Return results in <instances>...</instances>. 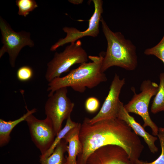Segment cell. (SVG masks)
<instances>
[{"instance_id": "5", "label": "cell", "mask_w": 164, "mask_h": 164, "mask_svg": "<svg viewBox=\"0 0 164 164\" xmlns=\"http://www.w3.org/2000/svg\"><path fill=\"white\" fill-rule=\"evenodd\" d=\"M159 88V85L156 83L148 79L144 80L141 84V92L137 94L132 88L134 93L131 100L124 105L126 111L139 115L142 118L144 124V128L150 127L154 136H157L159 128L152 120L149 112L148 108L152 98L156 94Z\"/></svg>"}, {"instance_id": "21", "label": "cell", "mask_w": 164, "mask_h": 164, "mask_svg": "<svg viewBox=\"0 0 164 164\" xmlns=\"http://www.w3.org/2000/svg\"><path fill=\"white\" fill-rule=\"evenodd\" d=\"M32 69L28 66H23L19 68L16 73L18 79L21 82H26L30 80L33 76Z\"/></svg>"}, {"instance_id": "23", "label": "cell", "mask_w": 164, "mask_h": 164, "mask_svg": "<svg viewBox=\"0 0 164 164\" xmlns=\"http://www.w3.org/2000/svg\"><path fill=\"white\" fill-rule=\"evenodd\" d=\"M69 2L74 4H80L81 3L83 0H69Z\"/></svg>"}, {"instance_id": "4", "label": "cell", "mask_w": 164, "mask_h": 164, "mask_svg": "<svg viewBox=\"0 0 164 164\" xmlns=\"http://www.w3.org/2000/svg\"><path fill=\"white\" fill-rule=\"evenodd\" d=\"M88 58L80 41L78 40L71 43L63 52L55 53L53 59L48 63L46 79L50 82L54 78L60 77L63 73L68 71L73 65L87 62Z\"/></svg>"}, {"instance_id": "13", "label": "cell", "mask_w": 164, "mask_h": 164, "mask_svg": "<svg viewBox=\"0 0 164 164\" xmlns=\"http://www.w3.org/2000/svg\"><path fill=\"white\" fill-rule=\"evenodd\" d=\"M81 124L71 129L63 138L68 143L67 151L68 156L66 158V164H77V158L82 150V146L79 138Z\"/></svg>"}, {"instance_id": "6", "label": "cell", "mask_w": 164, "mask_h": 164, "mask_svg": "<svg viewBox=\"0 0 164 164\" xmlns=\"http://www.w3.org/2000/svg\"><path fill=\"white\" fill-rule=\"evenodd\" d=\"M67 87L56 90L48 98L45 105L46 118L51 121L56 136L61 129L63 121L70 116L74 104L67 97Z\"/></svg>"}, {"instance_id": "2", "label": "cell", "mask_w": 164, "mask_h": 164, "mask_svg": "<svg viewBox=\"0 0 164 164\" xmlns=\"http://www.w3.org/2000/svg\"><path fill=\"white\" fill-rule=\"evenodd\" d=\"M104 53L99 56H88L91 61L80 64L65 76L54 78L48 84V96L52 95L58 89L70 87L74 91L82 93L87 88H93L100 83L106 82V74L101 72V68Z\"/></svg>"}, {"instance_id": "20", "label": "cell", "mask_w": 164, "mask_h": 164, "mask_svg": "<svg viewBox=\"0 0 164 164\" xmlns=\"http://www.w3.org/2000/svg\"><path fill=\"white\" fill-rule=\"evenodd\" d=\"M161 148V152L159 157L152 162H147L138 159L137 164H164V131L159 130L157 135Z\"/></svg>"}, {"instance_id": "17", "label": "cell", "mask_w": 164, "mask_h": 164, "mask_svg": "<svg viewBox=\"0 0 164 164\" xmlns=\"http://www.w3.org/2000/svg\"><path fill=\"white\" fill-rule=\"evenodd\" d=\"M78 123L73 121L69 116L67 119L66 125L56 136L53 143L49 149L43 155L40 156V158H44L50 156L53 152L57 145L63 138L66 134L72 129L75 127Z\"/></svg>"}, {"instance_id": "8", "label": "cell", "mask_w": 164, "mask_h": 164, "mask_svg": "<svg viewBox=\"0 0 164 164\" xmlns=\"http://www.w3.org/2000/svg\"><path fill=\"white\" fill-rule=\"evenodd\" d=\"M32 140L43 155L52 145L56 135L50 121L47 118L40 120L32 114L26 119Z\"/></svg>"}, {"instance_id": "19", "label": "cell", "mask_w": 164, "mask_h": 164, "mask_svg": "<svg viewBox=\"0 0 164 164\" xmlns=\"http://www.w3.org/2000/svg\"><path fill=\"white\" fill-rule=\"evenodd\" d=\"M144 53L146 55H154L161 60L164 65V34L160 41L156 45L146 49Z\"/></svg>"}, {"instance_id": "3", "label": "cell", "mask_w": 164, "mask_h": 164, "mask_svg": "<svg viewBox=\"0 0 164 164\" xmlns=\"http://www.w3.org/2000/svg\"><path fill=\"white\" fill-rule=\"evenodd\" d=\"M100 22L107 42V48L101 68V72L104 73L113 66L129 71L135 70L138 65L135 46L121 32L111 30L102 17Z\"/></svg>"}, {"instance_id": "9", "label": "cell", "mask_w": 164, "mask_h": 164, "mask_svg": "<svg viewBox=\"0 0 164 164\" xmlns=\"http://www.w3.org/2000/svg\"><path fill=\"white\" fill-rule=\"evenodd\" d=\"M94 7V12L89 20L87 29L81 31L74 27H65L63 30L67 34L66 36L60 39L51 47L50 50L54 51L60 46L68 43L74 42L86 36H97L99 33V22L103 13V1L101 0H92Z\"/></svg>"}, {"instance_id": "1", "label": "cell", "mask_w": 164, "mask_h": 164, "mask_svg": "<svg viewBox=\"0 0 164 164\" xmlns=\"http://www.w3.org/2000/svg\"><path fill=\"white\" fill-rule=\"evenodd\" d=\"M79 138L83 148L77 156V164H86L91 154L107 145L122 148L135 162L139 159L144 148L138 135L125 121L118 118L91 124L89 118H85L81 124Z\"/></svg>"}, {"instance_id": "12", "label": "cell", "mask_w": 164, "mask_h": 164, "mask_svg": "<svg viewBox=\"0 0 164 164\" xmlns=\"http://www.w3.org/2000/svg\"><path fill=\"white\" fill-rule=\"evenodd\" d=\"M117 118L125 121L137 135L142 137L152 153H155L158 151V148L155 144L157 138L146 132L143 127L126 111L123 103L120 101L119 104Z\"/></svg>"}, {"instance_id": "14", "label": "cell", "mask_w": 164, "mask_h": 164, "mask_svg": "<svg viewBox=\"0 0 164 164\" xmlns=\"http://www.w3.org/2000/svg\"><path fill=\"white\" fill-rule=\"evenodd\" d=\"M26 108L27 112L20 118L14 121H5L0 119V146L2 147L5 145L9 142L11 137L10 134L13 128L21 122L25 121L26 118L29 115L36 112V108L29 110L26 106Z\"/></svg>"}, {"instance_id": "11", "label": "cell", "mask_w": 164, "mask_h": 164, "mask_svg": "<svg viewBox=\"0 0 164 164\" xmlns=\"http://www.w3.org/2000/svg\"><path fill=\"white\" fill-rule=\"evenodd\" d=\"M86 164H137L122 148L115 145L101 147L93 152Z\"/></svg>"}, {"instance_id": "18", "label": "cell", "mask_w": 164, "mask_h": 164, "mask_svg": "<svg viewBox=\"0 0 164 164\" xmlns=\"http://www.w3.org/2000/svg\"><path fill=\"white\" fill-rule=\"evenodd\" d=\"M15 2L19 8L18 15L25 17L38 7L34 0H16Z\"/></svg>"}, {"instance_id": "24", "label": "cell", "mask_w": 164, "mask_h": 164, "mask_svg": "<svg viewBox=\"0 0 164 164\" xmlns=\"http://www.w3.org/2000/svg\"><path fill=\"white\" fill-rule=\"evenodd\" d=\"M159 130L164 131V128H159Z\"/></svg>"}, {"instance_id": "10", "label": "cell", "mask_w": 164, "mask_h": 164, "mask_svg": "<svg viewBox=\"0 0 164 164\" xmlns=\"http://www.w3.org/2000/svg\"><path fill=\"white\" fill-rule=\"evenodd\" d=\"M125 84V78L121 79L115 74L111 83L108 93L97 114L89 121L93 124L100 121L117 118L119 95Z\"/></svg>"}, {"instance_id": "16", "label": "cell", "mask_w": 164, "mask_h": 164, "mask_svg": "<svg viewBox=\"0 0 164 164\" xmlns=\"http://www.w3.org/2000/svg\"><path fill=\"white\" fill-rule=\"evenodd\" d=\"M159 78L158 90L151 108V111L154 114L161 111L164 112V72L160 74Z\"/></svg>"}, {"instance_id": "15", "label": "cell", "mask_w": 164, "mask_h": 164, "mask_svg": "<svg viewBox=\"0 0 164 164\" xmlns=\"http://www.w3.org/2000/svg\"><path fill=\"white\" fill-rule=\"evenodd\" d=\"M68 144L63 138L50 156L46 158H40V164H66V159L64 157V153L67 151Z\"/></svg>"}, {"instance_id": "7", "label": "cell", "mask_w": 164, "mask_h": 164, "mask_svg": "<svg viewBox=\"0 0 164 164\" xmlns=\"http://www.w3.org/2000/svg\"><path fill=\"white\" fill-rule=\"evenodd\" d=\"M0 29L3 44L0 50V58L5 53H7L10 65L14 67L16 59L21 49L26 46L33 47L34 42L31 39L29 32L24 31L15 32L1 16Z\"/></svg>"}, {"instance_id": "22", "label": "cell", "mask_w": 164, "mask_h": 164, "mask_svg": "<svg viewBox=\"0 0 164 164\" xmlns=\"http://www.w3.org/2000/svg\"><path fill=\"white\" fill-rule=\"evenodd\" d=\"M100 103L98 99L93 97L87 98L85 103V108L86 110L90 113L95 112L98 109Z\"/></svg>"}]
</instances>
